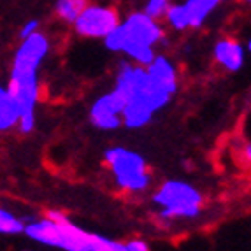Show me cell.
I'll return each mask as SVG.
<instances>
[{
  "mask_svg": "<svg viewBox=\"0 0 251 251\" xmlns=\"http://www.w3.org/2000/svg\"><path fill=\"white\" fill-rule=\"evenodd\" d=\"M23 234L41 246L62 251H126L125 243L83 230L58 209L46 211L41 218L25 220Z\"/></svg>",
  "mask_w": 251,
  "mask_h": 251,
  "instance_id": "1",
  "label": "cell"
},
{
  "mask_svg": "<svg viewBox=\"0 0 251 251\" xmlns=\"http://www.w3.org/2000/svg\"><path fill=\"white\" fill-rule=\"evenodd\" d=\"M51 51V39L44 32H35L26 39H21L16 48L9 71L7 90L16 102L20 114L37 113L41 102L42 86L39 79L42 63L46 62Z\"/></svg>",
  "mask_w": 251,
  "mask_h": 251,
  "instance_id": "2",
  "label": "cell"
},
{
  "mask_svg": "<svg viewBox=\"0 0 251 251\" xmlns=\"http://www.w3.org/2000/svg\"><path fill=\"white\" fill-rule=\"evenodd\" d=\"M160 222H190L202 214L204 195L184 179H167L151 195Z\"/></svg>",
  "mask_w": 251,
  "mask_h": 251,
  "instance_id": "3",
  "label": "cell"
},
{
  "mask_svg": "<svg viewBox=\"0 0 251 251\" xmlns=\"http://www.w3.org/2000/svg\"><path fill=\"white\" fill-rule=\"evenodd\" d=\"M165 41V26L162 21L148 16L143 11L126 14L118 23L116 28L104 39L105 50L116 54H125L128 50L137 46L155 48Z\"/></svg>",
  "mask_w": 251,
  "mask_h": 251,
  "instance_id": "4",
  "label": "cell"
},
{
  "mask_svg": "<svg viewBox=\"0 0 251 251\" xmlns=\"http://www.w3.org/2000/svg\"><path fill=\"white\" fill-rule=\"evenodd\" d=\"M104 163L111 172L118 190L128 195L144 193L153 183L148 162L141 153L125 146H113L104 151Z\"/></svg>",
  "mask_w": 251,
  "mask_h": 251,
  "instance_id": "5",
  "label": "cell"
},
{
  "mask_svg": "<svg viewBox=\"0 0 251 251\" xmlns=\"http://www.w3.org/2000/svg\"><path fill=\"white\" fill-rule=\"evenodd\" d=\"M118 92L125 95L126 100H137L146 104L153 113H158L171 104L172 97L160 92L150 81L146 67H139L130 63L128 60L122 58L118 62L114 86Z\"/></svg>",
  "mask_w": 251,
  "mask_h": 251,
  "instance_id": "6",
  "label": "cell"
},
{
  "mask_svg": "<svg viewBox=\"0 0 251 251\" xmlns=\"http://www.w3.org/2000/svg\"><path fill=\"white\" fill-rule=\"evenodd\" d=\"M122 21V14L114 5L90 2L84 5L77 20L72 23L74 34L88 41H104Z\"/></svg>",
  "mask_w": 251,
  "mask_h": 251,
  "instance_id": "7",
  "label": "cell"
},
{
  "mask_svg": "<svg viewBox=\"0 0 251 251\" xmlns=\"http://www.w3.org/2000/svg\"><path fill=\"white\" fill-rule=\"evenodd\" d=\"M125 104V95L116 88H111L93 100L88 114L90 123L102 132H114L122 126V113Z\"/></svg>",
  "mask_w": 251,
  "mask_h": 251,
  "instance_id": "8",
  "label": "cell"
},
{
  "mask_svg": "<svg viewBox=\"0 0 251 251\" xmlns=\"http://www.w3.org/2000/svg\"><path fill=\"white\" fill-rule=\"evenodd\" d=\"M146 72L150 75V81L153 86L160 92L167 93L169 97H174L179 90V69L176 62L169 58L167 54L156 53L153 62L146 67Z\"/></svg>",
  "mask_w": 251,
  "mask_h": 251,
  "instance_id": "9",
  "label": "cell"
},
{
  "mask_svg": "<svg viewBox=\"0 0 251 251\" xmlns=\"http://www.w3.org/2000/svg\"><path fill=\"white\" fill-rule=\"evenodd\" d=\"M248 50L243 42L234 37H220L213 46V60L225 72L235 74L244 67Z\"/></svg>",
  "mask_w": 251,
  "mask_h": 251,
  "instance_id": "10",
  "label": "cell"
},
{
  "mask_svg": "<svg viewBox=\"0 0 251 251\" xmlns=\"http://www.w3.org/2000/svg\"><path fill=\"white\" fill-rule=\"evenodd\" d=\"M156 113H153L146 104L137 100H126L125 107L122 113V126L128 130H139L144 128L153 122Z\"/></svg>",
  "mask_w": 251,
  "mask_h": 251,
  "instance_id": "11",
  "label": "cell"
},
{
  "mask_svg": "<svg viewBox=\"0 0 251 251\" xmlns=\"http://www.w3.org/2000/svg\"><path fill=\"white\" fill-rule=\"evenodd\" d=\"M222 4L223 0H183V5L190 18V28H202L211 14Z\"/></svg>",
  "mask_w": 251,
  "mask_h": 251,
  "instance_id": "12",
  "label": "cell"
},
{
  "mask_svg": "<svg viewBox=\"0 0 251 251\" xmlns=\"http://www.w3.org/2000/svg\"><path fill=\"white\" fill-rule=\"evenodd\" d=\"M18 116H20V109L13 95L9 93L5 84L0 83V134L13 130L16 126Z\"/></svg>",
  "mask_w": 251,
  "mask_h": 251,
  "instance_id": "13",
  "label": "cell"
},
{
  "mask_svg": "<svg viewBox=\"0 0 251 251\" xmlns=\"http://www.w3.org/2000/svg\"><path fill=\"white\" fill-rule=\"evenodd\" d=\"M162 25L172 32H186L190 30V18L183 2H172L162 16Z\"/></svg>",
  "mask_w": 251,
  "mask_h": 251,
  "instance_id": "14",
  "label": "cell"
},
{
  "mask_svg": "<svg viewBox=\"0 0 251 251\" xmlns=\"http://www.w3.org/2000/svg\"><path fill=\"white\" fill-rule=\"evenodd\" d=\"M86 4H88V0H54V16L58 18L62 23L72 26V23L77 20V16L81 14Z\"/></svg>",
  "mask_w": 251,
  "mask_h": 251,
  "instance_id": "15",
  "label": "cell"
},
{
  "mask_svg": "<svg viewBox=\"0 0 251 251\" xmlns=\"http://www.w3.org/2000/svg\"><path fill=\"white\" fill-rule=\"evenodd\" d=\"M25 218L18 216L7 207L0 205V235H18L23 234Z\"/></svg>",
  "mask_w": 251,
  "mask_h": 251,
  "instance_id": "16",
  "label": "cell"
},
{
  "mask_svg": "<svg viewBox=\"0 0 251 251\" xmlns=\"http://www.w3.org/2000/svg\"><path fill=\"white\" fill-rule=\"evenodd\" d=\"M172 2H174V0H146L141 11H143L144 14H148V16L155 18V20H162L165 9H167Z\"/></svg>",
  "mask_w": 251,
  "mask_h": 251,
  "instance_id": "17",
  "label": "cell"
},
{
  "mask_svg": "<svg viewBox=\"0 0 251 251\" xmlns=\"http://www.w3.org/2000/svg\"><path fill=\"white\" fill-rule=\"evenodd\" d=\"M37 126V113H25L18 116V122L14 128L20 132L21 135H30Z\"/></svg>",
  "mask_w": 251,
  "mask_h": 251,
  "instance_id": "18",
  "label": "cell"
},
{
  "mask_svg": "<svg viewBox=\"0 0 251 251\" xmlns=\"http://www.w3.org/2000/svg\"><path fill=\"white\" fill-rule=\"evenodd\" d=\"M39 30H41V20H39V18H30V20L25 21V23H23V26H21L20 41H21V39L30 37V35H34L35 32H39Z\"/></svg>",
  "mask_w": 251,
  "mask_h": 251,
  "instance_id": "19",
  "label": "cell"
},
{
  "mask_svg": "<svg viewBox=\"0 0 251 251\" xmlns=\"http://www.w3.org/2000/svg\"><path fill=\"white\" fill-rule=\"evenodd\" d=\"M125 250L126 251H151V246L148 244V241L141 237L130 239L125 243Z\"/></svg>",
  "mask_w": 251,
  "mask_h": 251,
  "instance_id": "20",
  "label": "cell"
},
{
  "mask_svg": "<svg viewBox=\"0 0 251 251\" xmlns=\"http://www.w3.org/2000/svg\"><path fill=\"white\" fill-rule=\"evenodd\" d=\"M239 156L244 158V163H246V165H250V162H251V144L248 143V141L244 143V151L239 150Z\"/></svg>",
  "mask_w": 251,
  "mask_h": 251,
  "instance_id": "21",
  "label": "cell"
},
{
  "mask_svg": "<svg viewBox=\"0 0 251 251\" xmlns=\"http://www.w3.org/2000/svg\"><path fill=\"white\" fill-rule=\"evenodd\" d=\"M25 251H34V250H25Z\"/></svg>",
  "mask_w": 251,
  "mask_h": 251,
  "instance_id": "22",
  "label": "cell"
}]
</instances>
